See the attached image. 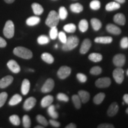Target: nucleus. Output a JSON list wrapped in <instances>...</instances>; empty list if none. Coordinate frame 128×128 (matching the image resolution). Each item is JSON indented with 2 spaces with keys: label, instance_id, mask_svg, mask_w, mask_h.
Wrapping results in <instances>:
<instances>
[{
  "label": "nucleus",
  "instance_id": "1",
  "mask_svg": "<svg viewBox=\"0 0 128 128\" xmlns=\"http://www.w3.org/2000/svg\"><path fill=\"white\" fill-rule=\"evenodd\" d=\"M13 54L17 56L24 60H30L33 57V53L30 49L22 46H18L14 48Z\"/></svg>",
  "mask_w": 128,
  "mask_h": 128
},
{
  "label": "nucleus",
  "instance_id": "2",
  "mask_svg": "<svg viewBox=\"0 0 128 128\" xmlns=\"http://www.w3.org/2000/svg\"><path fill=\"white\" fill-rule=\"evenodd\" d=\"M79 39L76 36H70L67 38L66 42L63 44L62 49L64 51L73 50L79 44Z\"/></svg>",
  "mask_w": 128,
  "mask_h": 128
},
{
  "label": "nucleus",
  "instance_id": "3",
  "mask_svg": "<svg viewBox=\"0 0 128 128\" xmlns=\"http://www.w3.org/2000/svg\"><path fill=\"white\" fill-rule=\"evenodd\" d=\"M60 20V18L58 13L55 10H52L48 14L47 18L45 21V23L50 28L56 27L58 24Z\"/></svg>",
  "mask_w": 128,
  "mask_h": 128
},
{
  "label": "nucleus",
  "instance_id": "4",
  "mask_svg": "<svg viewBox=\"0 0 128 128\" xmlns=\"http://www.w3.org/2000/svg\"><path fill=\"white\" fill-rule=\"evenodd\" d=\"M14 24L12 20H8L6 22L3 29V34L7 39H11L14 35Z\"/></svg>",
  "mask_w": 128,
  "mask_h": 128
},
{
  "label": "nucleus",
  "instance_id": "5",
  "mask_svg": "<svg viewBox=\"0 0 128 128\" xmlns=\"http://www.w3.org/2000/svg\"><path fill=\"white\" fill-rule=\"evenodd\" d=\"M124 70L121 67H117L113 72V76L116 83L120 84L124 80Z\"/></svg>",
  "mask_w": 128,
  "mask_h": 128
},
{
  "label": "nucleus",
  "instance_id": "6",
  "mask_svg": "<svg viewBox=\"0 0 128 128\" xmlns=\"http://www.w3.org/2000/svg\"><path fill=\"white\" fill-rule=\"evenodd\" d=\"M111 79L108 77H102L96 80L95 85L97 87L100 88L108 87L111 85Z\"/></svg>",
  "mask_w": 128,
  "mask_h": 128
},
{
  "label": "nucleus",
  "instance_id": "7",
  "mask_svg": "<svg viewBox=\"0 0 128 128\" xmlns=\"http://www.w3.org/2000/svg\"><path fill=\"white\" fill-rule=\"evenodd\" d=\"M71 73V68L67 66H62L58 71L57 75L61 80H65L70 76Z\"/></svg>",
  "mask_w": 128,
  "mask_h": 128
},
{
  "label": "nucleus",
  "instance_id": "8",
  "mask_svg": "<svg viewBox=\"0 0 128 128\" xmlns=\"http://www.w3.org/2000/svg\"><path fill=\"white\" fill-rule=\"evenodd\" d=\"M113 64L116 67H122L126 62V56L124 54H117L113 58Z\"/></svg>",
  "mask_w": 128,
  "mask_h": 128
},
{
  "label": "nucleus",
  "instance_id": "9",
  "mask_svg": "<svg viewBox=\"0 0 128 128\" xmlns=\"http://www.w3.org/2000/svg\"><path fill=\"white\" fill-rule=\"evenodd\" d=\"M55 87V82L52 78H48L45 81L42 87L41 88V92L44 93L50 92Z\"/></svg>",
  "mask_w": 128,
  "mask_h": 128
},
{
  "label": "nucleus",
  "instance_id": "10",
  "mask_svg": "<svg viewBox=\"0 0 128 128\" xmlns=\"http://www.w3.org/2000/svg\"><path fill=\"white\" fill-rule=\"evenodd\" d=\"M92 43L90 40L89 39H84L82 42L81 47H80V54H82V55L87 54V53L88 52V50H90V48L92 47Z\"/></svg>",
  "mask_w": 128,
  "mask_h": 128
},
{
  "label": "nucleus",
  "instance_id": "11",
  "mask_svg": "<svg viewBox=\"0 0 128 128\" xmlns=\"http://www.w3.org/2000/svg\"><path fill=\"white\" fill-rule=\"evenodd\" d=\"M36 103V99L33 97L27 98L24 103L23 108L26 111H29L35 106Z\"/></svg>",
  "mask_w": 128,
  "mask_h": 128
},
{
  "label": "nucleus",
  "instance_id": "12",
  "mask_svg": "<svg viewBox=\"0 0 128 128\" xmlns=\"http://www.w3.org/2000/svg\"><path fill=\"white\" fill-rule=\"evenodd\" d=\"M7 66L10 70L14 74H18L20 72V66L16 60H10L7 63Z\"/></svg>",
  "mask_w": 128,
  "mask_h": 128
},
{
  "label": "nucleus",
  "instance_id": "13",
  "mask_svg": "<svg viewBox=\"0 0 128 128\" xmlns=\"http://www.w3.org/2000/svg\"><path fill=\"white\" fill-rule=\"evenodd\" d=\"M106 30L110 34L114 35H119L122 33L120 28L113 24H108L106 26Z\"/></svg>",
  "mask_w": 128,
  "mask_h": 128
},
{
  "label": "nucleus",
  "instance_id": "14",
  "mask_svg": "<svg viewBox=\"0 0 128 128\" xmlns=\"http://www.w3.org/2000/svg\"><path fill=\"white\" fill-rule=\"evenodd\" d=\"M14 78L12 76H7L0 80V88H5L9 86L13 81Z\"/></svg>",
  "mask_w": 128,
  "mask_h": 128
},
{
  "label": "nucleus",
  "instance_id": "15",
  "mask_svg": "<svg viewBox=\"0 0 128 128\" xmlns=\"http://www.w3.org/2000/svg\"><path fill=\"white\" fill-rule=\"evenodd\" d=\"M119 105L116 102H113L112 103L108 108V115L110 117H113L115 116L118 111H119Z\"/></svg>",
  "mask_w": 128,
  "mask_h": 128
},
{
  "label": "nucleus",
  "instance_id": "16",
  "mask_svg": "<svg viewBox=\"0 0 128 128\" xmlns=\"http://www.w3.org/2000/svg\"><path fill=\"white\" fill-rule=\"evenodd\" d=\"M113 21L118 24L124 26L126 23V17L124 14L118 13L114 15L113 17Z\"/></svg>",
  "mask_w": 128,
  "mask_h": 128
},
{
  "label": "nucleus",
  "instance_id": "17",
  "mask_svg": "<svg viewBox=\"0 0 128 128\" xmlns=\"http://www.w3.org/2000/svg\"><path fill=\"white\" fill-rule=\"evenodd\" d=\"M94 42L96 43L102 44H109L113 42V38L110 36H102L95 38Z\"/></svg>",
  "mask_w": 128,
  "mask_h": 128
},
{
  "label": "nucleus",
  "instance_id": "18",
  "mask_svg": "<svg viewBox=\"0 0 128 128\" xmlns=\"http://www.w3.org/2000/svg\"><path fill=\"white\" fill-rule=\"evenodd\" d=\"M54 102V97L51 95L46 96L42 98L41 101V106L42 108H47L52 104Z\"/></svg>",
  "mask_w": 128,
  "mask_h": 128
},
{
  "label": "nucleus",
  "instance_id": "19",
  "mask_svg": "<svg viewBox=\"0 0 128 128\" xmlns=\"http://www.w3.org/2000/svg\"><path fill=\"white\" fill-rule=\"evenodd\" d=\"M30 88V82L28 79H24L22 82L21 92L23 95H27L29 92Z\"/></svg>",
  "mask_w": 128,
  "mask_h": 128
},
{
  "label": "nucleus",
  "instance_id": "20",
  "mask_svg": "<svg viewBox=\"0 0 128 128\" xmlns=\"http://www.w3.org/2000/svg\"><path fill=\"white\" fill-rule=\"evenodd\" d=\"M32 8L35 15L40 16L44 12V9L40 4L34 2L32 4Z\"/></svg>",
  "mask_w": 128,
  "mask_h": 128
},
{
  "label": "nucleus",
  "instance_id": "21",
  "mask_svg": "<svg viewBox=\"0 0 128 128\" xmlns=\"http://www.w3.org/2000/svg\"><path fill=\"white\" fill-rule=\"evenodd\" d=\"M78 96H79L81 102L83 103H86L88 102L90 98V95L89 92L85 90H80L78 92Z\"/></svg>",
  "mask_w": 128,
  "mask_h": 128
},
{
  "label": "nucleus",
  "instance_id": "22",
  "mask_svg": "<svg viewBox=\"0 0 128 128\" xmlns=\"http://www.w3.org/2000/svg\"><path fill=\"white\" fill-rule=\"evenodd\" d=\"M120 8V5L119 3L117 2L116 1H113V2H110L107 4L105 7V9L108 12H112V11L119 9Z\"/></svg>",
  "mask_w": 128,
  "mask_h": 128
},
{
  "label": "nucleus",
  "instance_id": "23",
  "mask_svg": "<svg viewBox=\"0 0 128 128\" xmlns=\"http://www.w3.org/2000/svg\"><path fill=\"white\" fill-rule=\"evenodd\" d=\"M40 22V18L38 16H32L26 20V24L28 26H34Z\"/></svg>",
  "mask_w": 128,
  "mask_h": 128
},
{
  "label": "nucleus",
  "instance_id": "24",
  "mask_svg": "<svg viewBox=\"0 0 128 128\" xmlns=\"http://www.w3.org/2000/svg\"><path fill=\"white\" fill-rule=\"evenodd\" d=\"M41 58L44 61L48 64H52L54 62V58L50 54L45 52L42 54Z\"/></svg>",
  "mask_w": 128,
  "mask_h": 128
},
{
  "label": "nucleus",
  "instance_id": "25",
  "mask_svg": "<svg viewBox=\"0 0 128 128\" xmlns=\"http://www.w3.org/2000/svg\"><path fill=\"white\" fill-rule=\"evenodd\" d=\"M22 101V97L19 94H15V95L12 96L10 100L9 101V105L11 106H16L20 103Z\"/></svg>",
  "mask_w": 128,
  "mask_h": 128
},
{
  "label": "nucleus",
  "instance_id": "26",
  "mask_svg": "<svg viewBox=\"0 0 128 128\" xmlns=\"http://www.w3.org/2000/svg\"><path fill=\"white\" fill-rule=\"evenodd\" d=\"M88 59L91 61L98 62L102 61V59H103V56L102 54H98V53H92L89 55Z\"/></svg>",
  "mask_w": 128,
  "mask_h": 128
},
{
  "label": "nucleus",
  "instance_id": "27",
  "mask_svg": "<svg viewBox=\"0 0 128 128\" xmlns=\"http://www.w3.org/2000/svg\"><path fill=\"white\" fill-rule=\"evenodd\" d=\"M48 114L50 116L52 119H58L59 117L58 113L56 112L55 110V106L54 105H50L49 106H48Z\"/></svg>",
  "mask_w": 128,
  "mask_h": 128
},
{
  "label": "nucleus",
  "instance_id": "28",
  "mask_svg": "<svg viewBox=\"0 0 128 128\" xmlns=\"http://www.w3.org/2000/svg\"><path fill=\"white\" fill-rule=\"evenodd\" d=\"M91 24L92 26V28L95 31H98L102 27V22L100 20L96 18H92L91 20Z\"/></svg>",
  "mask_w": 128,
  "mask_h": 128
},
{
  "label": "nucleus",
  "instance_id": "29",
  "mask_svg": "<svg viewBox=\"0 0 128 128\" xmlns=\"http://www.w3.org/2000/svg\"><path fill=\"white\" fill-rule=\"evenodd\" d=\"M70 10L75 13H80L83 11V6L80 3H75L70 6Z\"/></svg>",
  "mask_w": 128,
  "mask_h": 128
},
{
  "label": "nucleus",
  "instance_id": "30",
  "mask_svg": "<svg viewBox=\"0 0 128 128\" xmlns=\"http://www.w3.org/2000/svg\"><path fill=\"white\" fill-rule=\"evenodd\" d=\"M78 28L80 32L84 33L86 32L88 28V23L87 20L86 19H82L80 22L79 24H78Z\"/></svg>",
  "mask_w": 128,
  "mask_h": 128
},
{
  "label": "nucleus",
  "instance_id": "31",
  "mask_svg": "<svg viewBox=\"0 0 128 128\" xmlns=\"http://www.w3.org/2000/svg\"><path fill=\"white\" fill-rule=\"evenodd\" d=\"M105 97L106 95L104 92H100V93L96 94L93 98L94 103L96 104H100L103 102Z\"/></svg>",
  "mask_w": 128,
  "mask_h": 128
},
{
  "label": "nucleus",
  "instance_id": "32",
  "mask_svg": "<svg viewBox=\"0 0 128 128\" xmlns=\"http://www.w3.org/2000/svg\"><path fill=\"white\" fill-rule=\"evenodd\" d=\"M72 101L74 105L75 108L77 109L81 108V101L80 99L79 96L76 95V94H74L72 97Z\"/></svg>",
  "mask_w": 128,
  "mask_h": 128
},
{
  "label": "nucleus",
  "instance_id": "33",
  "mask_svg": "<svg viewBox=\"0 0 128 128\" xmlns=\"http://www.w3.org/2000/svg\"><path fill=\"white\" fill-rule=\"evenodd\" d=\"M76 26L73 23L67 24L65 25L64 26V31L67 32V33H74V32H76Z\"/></svg>",
  "mask_w": 128,
  "mask_h": 128
},
{
  "label": "nucleus",
  "instance_id": "34",
  "mask_svg": "<svg viewBox=\"0 0 128 128\" xmlns=\"http://www.w3.org/2000/svg\"><path fill=\"white\" fill-rule=\"evenodd\" d=\"M68 12H67L66 8L65 7H60L59 9V17L60 20H64L66 18L67 16H68Z\"/></svg>",
  "mask_w": 128,
  "mask_h": 128
},
{
  "label": "nucleus",
  "instance_id": "35",
  "mask_svg": "<svg viewBox=\"0 0 128 128\" xmlns=\"http://www.w3.org/2000/svg\"><path fill=\"white\" fill-rule=\"evenodd\" d=\"M50 39L46 35H41L38 38V43L40 45H44L49 44Z\"/></svg>",
  "mask_w": 128,
  "mask_h": 128
},
{
  "label": "nucleus",
  "instance_id": "36",
  "mask_svg": "<svg viewBox=\"0 0 128 128\" xmlns=\"http://www.w3.org/2000/svg\"><path fill=\"white\" fill-rule=\"evenodd\" d=\"M58 36V30L56 27H53L50 28L49 32V37L52 40H55Z\"/></svg>",
  "mask_w": 128,
  "mask_h": 128
},
{
  "label": "nucleus",
  "instance_id": "37",
  "mask_svg": "<svg viewBox=\"0 0 128 128\" xmlns=\"http://www.w3.org/2000/svg\"><path fill=\"white\" fill-rule=\"evenodd\" d=\"M9 120L10 122L15 126H18L20 124V118L17 115H12V116L10 117Z\"/></svg>",
  "mask_w": 128,
  "mask_h": 128
},
{
  "label": "nucleus",
  "instance_id": "38",
  "mask_svg": "<svg viewBox=\"0 0 128 128\" xmlns=\"http://www.w3.org/2000/svg\"><path fill=\"white\" fill-rule=\"evenodd\" d=\"M90 7L92 10H98L101 7V3L98 0H93L91 1L90 4Z\"/></svg>",
  "mask_w": 128,
  "mask_h": 128
},
{
  "label": "nucleus",
  "instance_id": "39",
  "mask_svg": "<svg viewBox=\"0 0 128 128\" xmlns=\"http://www.w3.org/2000/svg\"><path fill=\"white\" fill-rule=\"evenodd\" d=\"M23 124L25 128H29L31 126V120L28 115H24L23 117Z\"/></svg>",
  "mask_w": 128,
  "mask_h": 128
},
{
  "label": "nucleus",
  "instance_id": "40",
  "mask_svg": "<svg viewBox=\"0 0 128 128\" xmlns=\"http://www.w3.org/2000/svg\"><path fill=\"white\" fill-rule=\"evenodd\" d=\"M102 72V68L98 66H96L91 68L90 73L94 76H98Z\"/></svg>",
  "mask_w": 128,
  "mask_h": 128
},
{
  "label": "nucleus",
  "instance_id": "41",
  "mask_svg": "<svg viewBox=\"0 0 128 128\" xmlns=\"http://www.w3.org/2000/svg\"><path fill=\"white\" fill-rule=\"evenodd\" d=\"M36 120H37V121L39 123V124H42L43 126H48V122L44 116H42V115H40V114L38 115V116H36Z\"/></svg>",
  "mask_w": 128,
  "mask_h": 128
},
{
  "label": "nucleus",
  "instance_id": "42",
  "mask_svg": "<svg viewBox=\"0 0 128 128\" xmlns=\"http://www.w3.org/2000/svg\"><path fill=\"white\" fill-rule=\"evenodd\" d=\"M8 97V94L6 92H2L0 93V108L2 107L6 103Z\"/></svg>",
  "mask_w": 128,
  "mask_h": 128
},
{
  "label": "nucleus",
  "instance_id": "43",
  "mask_svg": "<svg viewBox=\"0 0 128 128\" xmlns=\"http://www.w3.org/2000/svg\"><path fill=\"white\" fill-rule=\"evenodd\" d=\"M56 97L58 100L61 101V102H68L69 101L68 96H66L65 94L62 93V92H60V93L58 94Z\"/></svg>",
  "mask_w": 128,
  "mask_h": 128
},
{
  "label": "nucleus",
  "instance_id": "44",
  "mask_svg": "<svg viewBox=\"0 0 128 128\" xmlns=\"http://www.w3.org/2000/svg\"><path fill=\"white\" fill-rule=\"evenodd\" d=\"M76 76L78 81L81 83H84L87 81V76L82 73L77 74Z\"/></svg>",
  "mask_w": 128,
  "mask_h": 128
},
{
  "label": "nucleus",
  "instance_id": "45",
  "mask_svg": "<svg viewBox=\"0 0 128 128\" xmlns=\"http://www.w3.org/2000/svg\"><path fill=\"white\" fill-rule=\"evenodd\" d=\"M120 45L122 49H127L128 48V38L124 37L121 39L120 42Z\"/></svg>",
  "mask_w": 128,
  "mask_h": 128
},
{
  "label": "nucleus",
  "instance_id": "46",
  "mask_svg": "<svg viewBox=\"0 0 128 128\" xmlns=\"http://www.w3.org/2000/svg\"><path fill=\"white\" fill-rule=\"evenodd\" d=\"M58 37L59 38V39H60V42H62L63 44H64L65 42H66V39H67L66 35L64 32H59L58 36Z\"/></svg>",
  "mask_w": 128,
  "mask_h": 128
},
{
  "label": "nucleus",
  "instance_id": "47",
  "mask_svg": "<svg viewBox=\"0 0 128 128\" xmlns=\"http://www.w3.org/2000/svg\"><path fill=\"white\" fill-rule=\"evenodd\" d=\"M49 123L50 124L52 125L53 127H55V128H60V123L59 122H58L56 120L54 119H50L49 120Z\"/></svg>",
  "mask_w": 128,
  "mask_h": 128
},
{
  "label": "nucleus",
  "instance_id": "48",
  "mask_svg": "<svg viewBox=\"0 0 128 128\" xmlns=\"http://www.w3.org/2000/svg\"><path fill=\"white\" fill-rule=\"evenodd\" d=\"M98 128H114V126L112 124H99L98 126Z\"/></svg>",
  "mask_w": 128,
  "mask_h": 128
},
{
  "label": "nucleus",
  "instance_id": "49",
  "mask_svg": "<svg viewBox=\"0 0 128 128\" xmlns=\"http://www.w3.org/2000/svg\"><path fill=\"white\" fill-rule=\"evenodd\" d=\"M7 46V42L3 38L0 37V48H5Z\"/></svg>",
  "mask_w": 128,
  "mask_h": 128
},
{
  "label": "nucleus",
  "instance_id": "50",
  "mask_svg": "<svg viewBox=\"0 0 128 128\" xmlns=\"http://www.w3.org/2000/svg\"><path fill=\"white\" fill-rule=\"evenodd\" d=\"M76 128V124H73V123L68 124V125H66V127H65V128Z\"/></svg>",
  "mask_w": 128,
  "mask_h": 128
},
{
  "label": "nucleus",
  "instance_id": "51",
  "mask_svg": "<svg viewBox=\"0 0 128 128\" xmlns=\"http://www.w3.org/2000/svg\"><path fill=\"white\" fill-rule=\"evenodd\" d=\"M123 99H124V103L128 104V94H125L123 97Z\"/></svg>",
  "mask_w": 128,
  "mask_h": 128
},
{
  "label": "nucleus",
  "instance_id": "52",
  "mask_svg": "<svg viewBox=\"0 0 128 128\" xmlns=\"http://www.w3.org/2000/svg\"><path fill=\"white\" fill-rule=\"evenodd\" d=\"M114 1L117 2L119 3V4H124V3L125 2L126 0H114Z\"/></svg>",
  "mask_w": 128,
  "mask_h": 128
},
{
  "label": "nucleus",
  "instance_id": "53",
  "mask_svg": "<svg viewBox=\"0 0 128 128\" xmlns=\"http://www.w3.org/2000/svg\"><path fill=\"white\" fill-rule=\"evenodd\" d=\"M4 1L8 3V4H12V3L15 0H4Z\"/></svg>",
  "mask_w": 128,
  "mask_h": 128
},
{
  "label": "nucleus",
  "instance_id": "54",
  "mask_svg": "<svg viewBox=\"0 0 128 128\" xmlns=\"http://www.w3.org/2000/svg\"><path fill=\"white\" fill-rule=\"evenodd\" d=\"M44 126H37L35 127V128H44Z\"/></svg>",
  "mask_w": 128,
  "mask_h": 128
},
{
  "label": "nucleus",
  "instance_id": "55",
  "mask_svg": "<svg viewBox=\"0 0 128 128\" xmlns=\"http://www.w3.org/2000/svg\"><path fill=\"white\" fill-rule=\"evenodd\" d=\"M126 113H127V114H128V108H126Z\"/></svg>",
  "mask_w": 128,
  "mask_h": 128
},
{
  "label": "nucleus",
  "instance_id": "56",
  "mask_svg": "<svg viewBox=\"0 0 128 128\" xmlns=\"http://www.w3.org/2000/svg\"><path fill=\"white\" fill-rule=\"evenodd\" d=\"M126 75L128 76V69L127 70V71H126Z\"/></svg>",
  "mask_w": 128,
  "mask_h": 128
},
{
  "label": "nucleus",
  "instance_id": "57",
  "mask_svg": "<svg viewBox=\"0 0 128 128\" xmlns=\"http://www.w3.org/2000/svg\"><path fill=\"white\" fill-rule=\"evenodd\" d=\"M55 48H58V44H55Z\"/></svg>",
  "mask_w": 128,
  "mask_h": 128
},
{
  "label": "nucleus",
  "instance_id": "58",
  "mask_svg": "<svg viewBox=\"0 0 128 128\" xmlns=\"http://www.w3.org/2000/svg\"><path fill=\"white\" fill-rule=\"evenodd\" d=\"M53 1H56V0H53Z\"/></svg>",
  "mask_w": 128,
  "mask_h": 128
}]
</instances>
